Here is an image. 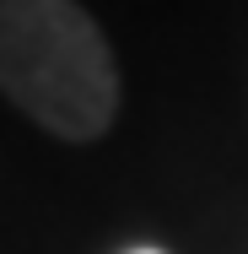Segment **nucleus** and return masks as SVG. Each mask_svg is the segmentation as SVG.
Here are the masks:
<instances>
[{"label": "nucleus", "instance_id": "f257e3e1", "mask_svg": "<svg viewBox=\"0 0 248 254\" xmlns=\"http://www.w3.org/2000/svg\"><path fill=\"white\" fill-rule=\"evenodd\" d=\"M0 92L59 141H98L119 114V70L76 0H0Z\"/></svg>", "mask_w": 248, "mask_h": 254}, {"label": "nucleus", "instance_id": "f03ea898", "mask_svg": "<svg viewBox=\"0 0 248 254\" xmlns=\"http://www.w3.org/2000/svg\"><path fill=\"white\" fill-rule=\"evenodd\" d=\"M135 254H162V249H135Z\"/></svg>", "mask_w": 248, "mask_h": 254}]
</instances>
